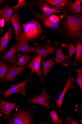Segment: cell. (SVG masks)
Wrapping results in <instances>:
<instances>
[{"instance_id": "17", "label": "cell", "mask_w": 82, "mask_h": 124, "mask_svg": "<svg viewBox=\"0 0 82 124\" xmlns=\"http://www.w3.org/2000/svg\"><path fill=\"white\" fill-rule=\"evenodd\" d=\"M55 64L54 58L41 60V65L42 67L43 78L44 80L49 75L52 67Z\"/></svg>"}, {"instance_id": "28", "label": "cell", "mask_w": 82, "mask_h": 124, "mask_svg": "<svg viewBox=\"0 0 82 124\" xmlns=\"http://www.w3.org/2000/svg\"><path fill=\"white\" fill-rule=\"evenodd\" d=\"M30 3H27L25 0H19L18 4L15 6L11 8L15 10L18 8L19 9L25 7L27 5L30 4Z\"/></svg>"}, {"instance_id": "27", "label": "cell", "mask_w": 82, "mask_h": 124, "mask_svg": "<svg viewBox=\"0 0 82 124\" xmlns=\"http://www.w3.org/2000/svg\"><path fill=\"white\" fill-rule=\"evenodd\" d=\"M75 71L78 74V77L76 80L77 83L79 85L80 90L82 91V69L76 70Z\"/></svg>"}, {"instance_id": "32", "label": "cell", "mask_w": 82, "mask_h": 124, "mask_svg": "<svg viewBox=\"0 0 82 124\" xmlns=\"http://www.w3.org/2000/svg\"><path fill=\"white\" fill-rule=\"evenodd\" d=\"M79 1L80 3L81 4H82V0H79Z\"/></svg>"}, {"instance_id": "26", "label": "cell", "mask_w": 82, "mask_h": 124, "mask_svg": "<svg viewBox=\"0 0 82 124\" xmlns=\"http://www.w3.org/2000/svg\"><path fill=\"white\" fill-rule=\"evenodd\" d=\"M52 121L55 124H62V121L55 110L50 112Z\"/></svg>"}, {"instance_id": "11", "label": "cell", "mask_w": 82, "mask_h": 124, "mask_svg": "<svg viewBox=\"0 0 82 124\" xmlns=\"http://www.w3.org/2000/svg\"><path fill=\"white\" fill-rule=\"evenodd\" d=\"M0 103V111L4 115L3 119L8 120L11 116V112L13 109L19 108V106L16 103H13L8 101L1 100Z\"/></svg>"}, {"instance_id": "6", "label": "cell", "mask_w": 82, "mask_h": 124, "mask_svg": "<svg viewBox=\"0 0 82 124\" xmlns=\"http://www.w3.org/2000/svg\"><path fill=\"white\" fill-rule=\"evenodd\" d=\"M44 58L43 56L41 55L32 57L31 62L25 67V68H29L31 69V72L30 77H31L34 72H36L37 73V76L40 78L43 83H44V81L43 79V75L40 68L41 60Z\"/></svg>"}, {"instance_id": "8", "label": "cell", "mask_w": 82, "mask_h": 124, "mask_svg": "<svg viewBox=\"0 0 82 124\" xmlns=\"http://www.w3.org/2000/svg\"><path fill=\"white\" fill-rule=\"evenodd\" d=\"M72 69L69 70L68 79L63 91L56 101V105L60 108L61 111L63 101L66 92L70 89L76 87L75 85V80L72 75Z\"/></svg>"}, {"instance_id": "19", "label": "cell", "mask_w": 82, "mask_h": 124, "mask_svg": "<svg viewBox=\"0 0 82 124\" xmlns=\"http://www.w3.org/2000/svg\"><path fill=\"white\" fill-rule=\"evenodd\" d=\"M16 48L17 51H21L27 54L31 53H35L34 47L30 46L27 41H19L18 43Z\"/></svg>"}, {"instance_id": "12", "label": "cell", "mask_w": 82, "mask_h": 124, "mask_svg": "<svg viewBox=\"0 0 82 124\" xmlns=\"http://www.w3.org/2000/svg\"><path fill=\"white\" fill-rule=\"evenodd\" d=\"M19 9L14 10V13L12 16L11 22L14 27L16 34L15 40L18 42L19 41L20 36L22 32V28L21 22L19 14Z\"/></svg>"}, {"instance_id": "3", "label": "cell", "mask_w": 82, "mask_h": 124, "mask_svg": "<svg viewBox=\"0 0 82 124\" xmlns=\"http://www.w3.org/2000/svg\"><path fill=\"white\" fill-rule=\"evenodd\" d=\"M31 11L34 19H39L46 28H49L52 30H57L66 13L62 12L58 15L53 14L45 16L42 13L37 12L34 10L32 9Z\"/></svg>"}, {"instance_id": "33", "label": "cell", "mask_w": 82, "mask_h": 124, "mask_svg": "<svg viewBox=\"0 0 82 124\" xmlns=\"http://www.w3.org/2000/svg\"><path fill=\"white\" fill-rule=\"evenodd\" d=\"M2 116V114L0 112V117H1Z\"/></svg>"}, {"instance_id": "34", "label": "cell", "mask_w": 82, "mask_h": 124, "mask_svg": "<svg viewBox=\"0 0 82 124\" xmlns=\"http://www.w3.org/2000/svg\"><path fill=\"white\" fill-rule=\"evenodd\" d=\"M1 91V89H0V91Z\"/></svg>"}, {"instance_id": "2", "label": "cell", "mask_w": 82, "mask_h": 124, "mask_svg": "<svg viewBox=\"0 0 82 124\" xmlns=\"http://www.w3.org/2000/svg\"><path fill=\"white\" fill-rule=\"evenodd\" d=\"M22 25L23 31L20 36L19 41H30L36 46L39 44L40 39L45 37L44 30L38 21L33 19Z\"/></svg>"}, {"instance_id": "30", "label": "cell", "mask_w": 82, "mask_h": 124, "mask_svg": "<svg viewBox=\"0 0 82 124\" xmlns=\"http://www.w3.org/2000/svg\"><path fill=\"white\" fill-rule=\"evenodd\" d=\"M75 110L79 113L82 112V105L80 106L76 105Z\"/></svg>"}, {"instance_id": "4", "label": "cell", "mask_w": 82, "mask_h": 124, "mask_svg": "<svg viewBox=\"0 0 82 124\" xmlns=\"http://www.w3.org/2000/svg\"><path fill=\"white\" fill-rule=\"evenodd\" d=\"M14 118L8 120L10 124H33L32 117L28 110H23L17 112L14 115Z\"/></svg>"}, {"instance_id": "13", "label": "cell", "mask_w": 82, "mask_h": 124, "mask_svg": "<svg viewBox=\"0 0 82 124\" xmlns=\"http://www.w3.org/2000/svg\"><path fill=\"white\" fill-rule=\"evenodd\" d=\"M25 68V67L12 66L9 68L7 73L4 76L2 81L4 82L9 81L14 82L17 76Z\"/></svg>"}, {"instance_id": "5", "label": "cell", "mask_w": 82, "mask_h": 124, "mask_svg": "<svg viewBox=\"0 0 82 124\" xmlns=\"http://www.w3.org/2000/svg\"><path fill=\"white\" fill-rule=\"evenodd\" d=\"M42 1L55 9L61 12L62 11L64 13L69 12V6L71 2V0H42Z\"/></svg>"}, {"instance_id": "22", "label": "cell", "mask_w": 82, "mask_h": 124, "mask_svg": "<svg viewBox=\"0 0 82 124\" xmlns=\"http://www.w3.org/2000/svg\"><path fill=\"white\" fill-rule=\"evenodd\" d=\"M17 56L18 60L17 62L13 66L14 67L18 66H24L29 63L31 58L27 55L21 54L20 53L18 54Z\"/></svg>"}, {"instance_id": "23", "label": "cell", "mask_w": 82, "mask_h": 124, "mask_svg": "<svg viewBox=\"0 0 82 124\" xmlns=\"http://www.w3.org/2000/svg\"><path fill=\"white\" fill-rule=\"evenodd\" d=\"M69 10L71 11L74 15H76L78 13H82V7L79 0H76L74 2H71L69 5Z\"/></svg>"}, {"instance_id": "24", "label": "cell", "mask_w": 82, "mask_h": 124, "mask_svg": "<svg viewBox=\"0 0 82 124\" xmlns=\"http://www.w3.org/2000/svg\"><path fill=\"white\" fill-rule=\"evenodd\" d=\"M62 47L66 48L69 52V58L70 60L72 56L76 53V47L74 46L72 43H69L68 44L65 43H63Z\"/></svg>"}, {"instance_id": "16", "label": "cell", "mask_w": 82, "mask_h": 124, "mask_svg": "<svg viewBox=\"0 0 82 124\" xmlns=\"http://www.w3.org/2000/svg\"><path fill=\"white\" fill-rule=\"evenodd\" d=\"M13 9L9 6H6L3 9H0V19L5 20L6 25L9 24L11 22L12 16Z\"/></svg>"}, {"instance_id": "25", "label": "cell", "mask_w": 82, "mask_h": 124, "mask_svg": "<svg viewBox=\"0 0 82 124\" xmlns=\"http://www.w3.org/2000/svg\"><path fill=\"white\" fill-rule=\"evenodd\" d=\"M11 66L5 62L0 61V78L1 79H3L4 76L7 72L9 68Z\"/></svg>"}, {"instance_id": "18", "label": "cell", "mask_w": 82, "mask_h": 124, "mask_svg": "<svg viewBox=\"0 0 82 124\" xmlns=\"http://www.w3.org/2000/svg\"><path fill=\"white\" fill-rule=\"evenodd\" d=\"M82 40L79 39L76 41V55L73 65L77 66L81 64L82 62Z\"/></svg>"}, {"instance_id": "10", "label": "cell", "mask_w": 82, "mask_h": 124, "mask_svg": "<svg viewBox=\"0 0 82 124\" xmlns=\"http://www.w3.org/2000/svg\"><path fill=\"white\" fill-rule=\"evenodd\" d=\"M43 92L42 94L39 95L38 94L36 97L32 99H29L28 103L29 104H38L43 106L48 109L50 108V106L48 103V101L49 99L52 98L51 94H48L46 93V89L43 88Z\"/></svg>"}, {"instance_id": "14", "label": "cell", "mask_w": 82, "mask_h": 124, "mask_svg": "<svg viewBox=\"0 0 82 124\" xmlns=\"http://www.w3.org/2000/svg\"><path fill=\"white\" fill-rule=\"evenodd\" d=\"M37 6L44 13L45 16H50L53 14H56L60 13L61 11L56 10L48 4H45L42 0H38L36 1Z\"/></svg>"}, {"instance_id": "15", "label": "cell", "mask_w": 82, "mask_h": 124, "mask_svg": "<svg viewBox=\"0 0 82 124\" xmlns=\"http://www.w3.org/2000/svg\"><path fill=\"white\" fill-rule=\"evenodd\" d=\"M63 47L56 51V57L55 59V63H60L62 66L66 67L68 65L70 61L69 56L65 55L63 52Z\"/></svg>"}, {"instance_id": "9", "label": "cell", "mask_w": 82, "mask_h": 124, "mask_svg": "<svg viewBox=\"0 0 82 124\" xmlns=\"http://www.w3.org/2000/svg\"><path fill=\"white\" fill-rule=\"evenodd\" d=\"M58 44L57 42L55 45L52 46L50 41L48 40L43 46L40 47H34L35 53L41 55L45 57H48L49 54H54V51L57 50Z\"/></svg>"}, {"instance_id": "1", "label": "cell", "mask_w": 82, "mask_h": 124, "mask_svg": "<svg viewBox=\"0 0 82 124\" xmlns=\"http://www.w3.org/2000/svg\"><path fill=\"white\" fill-rule=\"evenodd\" d=\"M57 29L61 39L68 43L82 40V15L65 14Z\"/></svg>"}, {"instance_id": "31", "label": "cell", "mask_w": 82, "mask_h": 124, "mask_svg": "<svg viewBox=\"0 0 82 124\" xmlns=\"http://www.w3.org/2000/svg\"><path fill=\"white\" fill-rule=\"evenodd\" d=\"M3 2V0H0V4H1Z\"/></svg>"}, {"instance_id": "7", "label": "cell", "mask_w": 82, "mask_h": 124, "mask_svg": "<svg viewBox=\"0 0 82 124\" xmlns=\"http://www.w3.org/2000/svg\"><path fill=\"white\" fill-rule=\"evenodd\" d=\"M30 76L25 81L19 84L13 85L7 91L4 92L3 97L6 98L8 96L14 94L19 93L23 95L27 96L26 93V88L28 85Z\"/></svg>"}, {"instance_id": "21", "label": "cell", "mask_w": 82, "mask_h": 124, "mask_svg": "<svg viewBox=\"0 0 82 124\" xmlns=\"http://www.w3.org/2000/svg\"><path fill=\"white\" fill-rule=\"evenodd\" d=\"M16 44H15L12 47H11L7 53L5 55L4 59L8 62L11 63H15L16 54Z\"/></svg>"}, {"instance_id": "20", "label": "cell", "mask_w": 82, "mask_h": 124, "mask_svg": "<svg viewBox=\"0 0 82 124\" xmlns=\"http://www.w3.org/2000/svg\"><path fill=\"white\" fill-rule=\"evenodd\" d=\"M12 31L9 26L8 31L4 36L2 37L1 42L0 44V54L3 52L6 49L8 43L11 38Z\"/></svg>"}, {"instance_id": "29", "label": "cell", "mask_w": 82, "mask_h": 124, "mask_svg": "<svg viewBox=\"0 0 82 124\" xmlns=\"http://www.w3.org/2000/svg\"><path fill=\"white\" fill-rule=\"evenodd\" d=\"M79 123H80L77 122L75 121L74 117H72L71 116H70L66 119L65 124H78Z\"/></svg>"}]
</instances>
